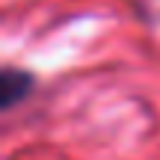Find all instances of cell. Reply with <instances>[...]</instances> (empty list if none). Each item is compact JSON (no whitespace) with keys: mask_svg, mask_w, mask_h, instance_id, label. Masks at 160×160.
Here are the masks:
<instances>
[{"mask_svg":"<svg viewBox=\"0 0 160 160\" xmlns=\"http://www.w3.org/2000/svg\"><path fill=\"white\" fill-rule=\"evenodd\" d=\"M30 80H33V77L24 74V71H15V68H6L3 71V107H12L18 98L27 95Z\"/></svg>","mask_w":160,"mask_h":160,"instance_id":"cell-1","label":"cell"}]
</instances>
